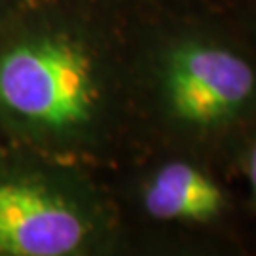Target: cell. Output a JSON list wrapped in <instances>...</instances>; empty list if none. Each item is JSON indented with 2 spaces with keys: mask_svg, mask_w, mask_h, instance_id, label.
Returning <instances> with one entry per match:
<instances>
[{
  "mask_svg": "<svg viewBox=\"0 0 256 256\" xmlns=\"http://www.w3.org/2000/svg\"><path fill=\"white\" fill-rule=\"evenodd\" d=\"M137 70L150 122L182 150L243 140L256 128V54L218 28L156 30Z\"/></svg>",
  "mask_w": 256,
  "mask_h": 256,
  "instance_id": "6da1fadb",
  "label": "cell"
},
{
  "mask_svg": "<svg viewBox=\"0 0 256 256\" xmlns=\"http://www.w3.org/2000/svg\"><path fill=\"white\" fill-rule=\"evenodd\" d=\"M112 104V72L101 50L70 28H40L0 52V110L48 142L90 138Z\"/></svg>",
  "mask_w": 256,
  "mask_h": 256,
  "instance_id": "7a4b0ae2",
  "label": "cell"
},
{
  "mask_svg": "<svg viewBox=\"0 0 256 256\" xmlns=\"http://www.w3.org/2000/svg\"><path fill=\"white\" fill-rule=\"evenodd\" d=\"M104 232L92 203L42 173L0 176V256H74Z\"/></svg>",
  "mask_w": 256,
  "mask_h": 256,
  "instance_id": "3957f363",
  "label": "cell"
},
{
  "mask_svg": "<svg viewBox=\"0 0 256 256\" xmlns=\"http://www.w3.org/2000/svg\"><path fill=\"white\" fill-rule=\"evenodd\" d=\"M138 214L169 230H214L232 214V196L196 156L178 150L146 165L135 186Z\"/></svg>",
  "mask_w": 256,
  "mask_h": 256,
  "instance_id": "277c9868",
  "label": "cell"
},
{
  "mask_svg": "<svg viewBox=\"0 0 256 256\" xmlns=\"http://www.w3.org/2000/svg\"><path fill=\"white\" fill-rule=\"evenodd\" d=\"M241 169L247 182L248 200L256 210V128L243 138V154H241Z\"/></svg>",
  "mask_w": 256,
  "mask_h": 256,
  "instance_id": "5b68a950",
  "label": "cell"
}]
</instances>
